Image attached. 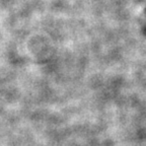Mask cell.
<instances>
[{"label": "cell", "instance_id": "cell-1", "mask_svg": "<svg viewBox=\"0 0 146 146\" xmlns=\"http://www.w3.org/2000/svg\"><path fill=\"white\" fill-rule=\"evenodd\" d=\"M145 12H146V7H145Z\"/></svg>", "mask_w": 146, "mask_h": 146}]
</instances>
